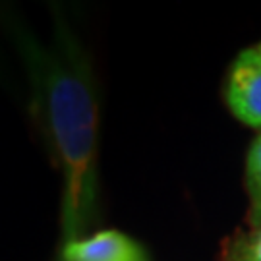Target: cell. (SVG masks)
I'll return each instance as SVG.
<instances>
[{"mask_svg":"<svg viewBox=\"0 0 261 261\" xmlns=\"http://www.w3.org/2000/svg\"><path fill=\"white\" fill-rule=\"evenodd\" d=\"M18 45L28 62L33 103L62 172V234L82 240L97 207V97L85 56L70 37L39 47L25 33Z\"/></svg>","mask_w":261,"mask_h":261,"instance_id":"1","label":"cell"},{"mask_svg":"<svg viewBox=\"0 0 261 261\" xmlns=\"http://www.w3.org/2000/svg\"><path fill=\"white\" fill-rule=\"evenodd\" d=\"M226 103L240 122L261 128V56L255 48L244 50L234 60Z\"/></svg>","mask_w":261,"mask_h":261,"instance_id":"2","label":"cell"},{"mask_svg":"<svg viewBox=\"0 0 261 261\" xmlns=\"http://www.w3.org/2000/svg\"><path fill=\"white\" fill-rule=\"evenodd\" d=\"M64 261H145L140 244L118 230H103L64 246Z\"/></svg>","mask_w":261,"mask_h":261,"instance_id":"3","label":"cell"},{"mask_svg":"<svg viewBox=\"0 0 261 261\" xmlns=\"http://www.w3.org/2000/svg\"><path fill=\"white\" fill-rule=\"evenodd\" d=\"M246 186L252 201V221L261 226V136L252 143L246 161Z\"/></svg>","mask_w":261,"mask_h":261,"instance_id":"4","label":"cell"},{"mask_svg":"<svg viewBox=\"0 0 261 261\" xmlns=\"http://www.w3.org/2000/svg\"><path fill=\"white\" fill-rule=\"evenodd\" d=\"M224 257L226 261H261V226L232 238Z\"/></svg>","mask_w":261,"mask_h":261,"instance_id":"5","label":"cell"},{"mask_svg":"<svg viewBox=\"0 0 261 261\" xmlns=\"http://www.w3.org/2000/svg\"><path fill=\"white\" fill-rule=\"evenodd\" d=\"M253 48H255V50H257V55L261 56V43H259V45H255V47H253Z\"/></svg>","mask_w":261,"mask_h":261,"instance_id":"6","label":"cell"}]
</instances>
